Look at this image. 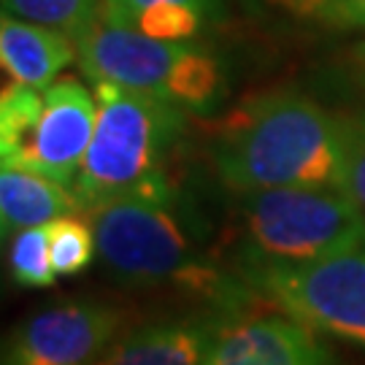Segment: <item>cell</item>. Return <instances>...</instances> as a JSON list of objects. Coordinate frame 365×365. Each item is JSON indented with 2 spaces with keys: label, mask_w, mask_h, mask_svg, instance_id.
<instances>
[{
  "label": "cell",
  "mask_w": 365,
  "mask_h": 365,
  "mask_svg": "<svg viewBox=\"0 0 365 365\" xmlns=\"http://www.w3.org/2000/svg\"><path fill=\"white\" fill-rule=\"evenodd\" d=\"M230 317L214 306L160 317L114 341L95 365H203Z\"/></svg>",
  "instance_id": "obj_9"
},
{
  "label": "cell",
  "mask_w": 365,
  "mask_h": 365,
  "mask_svg": "<svg viewBox=\"0 0 365 365\" xmlns=\"http://www.w3.org/2000/svg\"><path fill=\"white\" fill-rule=\"evenodd\" d=\"M98 119L90 149L73 182L78 211L168 187V160L187 125V111L144 92L95 84Z\"/></svg>",
  "instance_id": "obj_3"
},
{
  "label": "cell",
  "mask_w": 365,
  "mask_h": 365,
  "mask_svg": "<svg viewBox=\"0 0 365 365\" xmlns=\"http://www.w3.org/2000/svg\"><path fill=\"white\" fill-rule=\"evenodd\" d=\"M325 19L333 25L365 27V0H330Z\"/></svg>",
  "instance_id": "obj_18"
},
{
  "label": "cell",
  "mask_w": 365,
  "mask_h": 365,
  "mask_svg": "<svg viewBox=\"0 0 365 365\" xmlns=\"http://www.w3.org/2000/svg\"><path fill=\"white\" fill-rule=\"evenodd\" d=\"M98 257L130 287H170L235 314L249 284L227 276L211 257L206 222L176 184L111 200L87 214Z\"/></svg>",
  "instance_id": "obj_1"
},
{
  "label": "cell",
  "mask_w": 365,
  "mask_h": 365,
  "mask_svg": "<svg viewBox=\"0 0 365 365\" xmlns=\"http://www.w3.org/2000/svg\"><path fill=\"white\" fill-rule=\"evenodd\" d=\"M49 230V255L54 274L60 279L81 274L98 255V241L92 225L81 222L76 214H66L46 225Z\"/></svg>",
  "instance_id": "obj_15"
},
{
  "label": "cell",
  "mask_w": 365,
  "mask_h": 365,
  "mask_svg": "<svg viewBox=\"0 0 365 365\" xmlns=\"http://www.w3.org/2000/svg\"><path fill=\"white\" fill-rule=\"evenodd\" d=\"M78 66L92 84L106 81L144 92L184 111H206L222 92L217 57L192 41L152 38L95 16L76 38Z\"/></svg>",
  "instance_id": "obj_4"
},
{
  "label": "cell",
  "mask_w": 365,
  "mask_h": 365,
  "mask_svg": "<svg viewBox=\"0 0 365 365\" xmlns=\"http://www.w3.org/2000/svg\"><path fill=\"white\" fill-rule=\"evenodd\" d=\"M98 14L152 38L192 41L206 25L209 0H101Z\"/></svg>",
  "instance_id": "obj_13"
},
{
  "label": "cell",
  "mask_w": 365,
  "mask_h": 365,
  "mask_svg": "<svg viewBox=\"0 0 365 365\" xmlns=\"http://www.w3.org/2000/svg\"><path fill=\"white\" fill-rule=\"evenodd\" d=\"M122 312L98 300H73L30 314L14 327L3 365H95L117 341Z\"/></svg>",
  "instance_id": "obj_8"
},
{
  "label": "cell",
  "mask_w": 365,
  "mask_h": 365,
  "mask_svg": "<svg viewBox=\"0 0 365 365\" xmlns=\"http://www.w3.org/2000/svg\"><path fill=\"white\" fill-rule=\"evenodd\" d=\"M241 260L309 262L363 249L365 211L341 187H279L238 195Z\"/></svg>",
  "instance_id": "obj_5"
},
{
  "label": "cell",
  "mask_w": 365,
  "mask_h": 365,
  "mask_svg": "<svg viewBox=\"0 0 365 365\" xmlns=\"http://www.w3.org/2000/svg\"><path fill=\"white\" fill-rule=\"evenodd\" d=\"M363 252H365V241H363Z\"/></svg>",
  "instance_id": "obj_20"
},
{
  "label": "cell",
  "mask_w": 365,
  "mask_h": 365,
  "mask_svg": "<svg viewBox=\"0 0 365 365\" xmlns=\"http://www.w3.org/2000/svg\"><path fill=\"white\" fill-rule=\"evenodd\" d=\"M98 101L76 78H57L46 90L6 84L0 98L3 165L36 170L73 187L90 149Z\"/></svg>",
  "instance_id": "obj_6"
},
{
  "label": "cell",
  "mask_w": 365,
  "mask_h": 365,
  "mask_svg": "<svg viewBox=\"0 0 365 365\" xmlns=\"http://www.w3.org/2000/svg\"><path fill=\"white\" fill-rule=\"evenodd\" d=\"M265 3L271 9H276V11H284L289 16H298V19H312V16H322L325 19L330 0H265Z\"/></svg>",
  "instance_id": "obj_19"
},
{
  "label": "cell",
  "mask_w": 365,
  "mask_h": 365,
  "mask_svg": "<svg viewBox=\"0 0 365 365\" xmlns=\"http://www.w3.org/2000/svg\"><path fill=\"white\" fill-rule=\"evenodd\" d=\"M241 279L274 309L333 339L365 346V252L309 262L241 260Z\"/></svg>",
  "instance_id": "obj_7"
},
{
  "label": "cell",
  "mask_w": 365,
  "mask_h": 365,
  "mask_svg": "<svg viewBox=\"0 0 365 365\" xmlns=\"http://www.w3.org/2000/svg\"><path fill=\"white\" fill-rule=\"evenodd\" d=\"M73 190L36 170L3 165L0 170V222L3 235H14L25 227H41L76 214Z\"/></svg>",
  "instance_id": "obj_12"
},
{
  "label": "cell",
  "mask_w": 365,
  "mask_h": 365,
  "mask_svg": "<svg viewBox=\"0 0 365 365\" xmlns=\"http://www.w3.org/2000/svg\"><path fill=\"white\" fill-rule=\"evenodd\" d=\"M349 119L298 92H268L222 119L211 163L235 195L279 187H341L346 182Z\"/></svg>",
  "instance_id": "obj_2"
},
{
  "label": "cell",
  "mask_w": 365,
  "mask_h": 365,
  "mask_svg": "<svg viewBox=\"0 0 365 365\" xmlns=\"http://www.w3.org/2000/svg\"><path fill=\"white\" fill-rule=\"evenodd\" d=\"M203 365H333V357L312 327L287 314H262L225 327Z\"/></svg>",
  "instance_id": "obj_10"
},
{
  "label": "cell",
  "mask_w": 365,
  "mask_h": 365,
  "mask_svg": "<svg viewBox=\"0 0 365 365\" xmlns=\"http://www.w3.org/2000/svg\"><path fill=\"white\" fill-rule=\"evenodd\" d=\"M76 57V41L71 36L3 14L0 60L11 84L46 90L57 81V73L71 66Z\"/></svg>",
  "instance_id": "obj_11"
},
{
  "label": "cell",
  "mask_w": 365,
  "mask_h": 365,
  "mask_svg": "<svg viewBox=\"0 0 365 365\" xmlns=\"http://www.w3.org/2000/svg\"><path fill=\"white\" fill-rule=\"evenodd\" d=\"M344 192L365 211V111L349 119V152H346V182Z\"/></svg>",
  "instance_id": "obj_17"
},
{
  "label": "cell",
  "mask_w": 365,
  "mask_h": 365,
  "mask_svg": "<svg viewBox=\"0 0 365 365\" xmlns=\"http://www.w3.org/2000/svg\"><path fill=\"white\" fill-rule=\"evenodd\" d=\"M9 268L19 287H52L60 276L54 274L52 255H49V230L25 227L11 235L9 247Z\"/></svg>",
  "instance_id": "obj_16"
},
{
  "label": "cell",
  "mask_w": 365,
  "mask_h": 365,
  "mask_svg": "<svg viewBox=\"0 0 365 365\" xmlns=\"http://www.w3.org/2000/svg\"><path fill=\"white\" fill-rule=\"evenodd\" d=\"M101 0H3V14L60 30L76 41L95 22Z\"/></svg>",
  "instance_id": "obj_14"
}]
</instances>
